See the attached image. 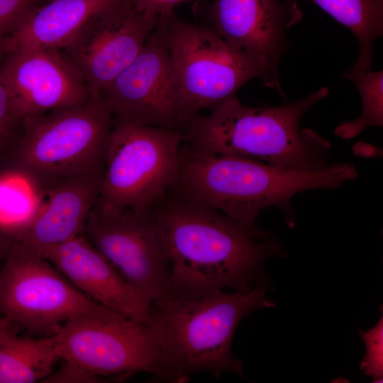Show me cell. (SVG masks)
<instances>
[{
	"mask_svg": "<svg viewBox=\"0 0 383 383\" xmlns=\"http://www.w3.org/2000/svg\"><path fill=\"white\" fill-rule=\"evenodd\" d=\"M151 215L170 262L169 297L267 287L264 262L284 255L272 233L246 227L174 190Z\"/></svg>",
	"mask_w": 383,
	"mask_h": 383,
	"instance_id": "cell-1",
	"label": "cell"
},
{
	"mask_svg": "<svg viewBox=\"0 0 383 383\" xmlns=\"http://www.w3.org/2000/svg\"><path fill=\"white\" fill-rule=\"evenodd\" d=\"M266 289L221 290L187 299L165 296L152 303L147 324L157 349V382H186L201 373L243 377V365L232 353L233 339L245 316L274 306Z\"/></svg>",
	"mask_w": 383,
	"mask_h": 383,
	"instance_id": "cell-2",
	"label": "cell"
},
{
	"mask_svg": "<svg viewBox=\"0 0 383 383\" xmlns=\"http://www.w3.org/2000/svg\"><path fill=\"white\" fill-rule=\"evenodd\" d=\"M329 93L321 87L297 101L278 106L251 107L236 95L195 115L183 132L188 151L232 155L272 167L321 170L329 167L330 143L309 128H300L304 113Z\"/></svg>",
	"mask_w": 383,
	"mask_h": 383,
	"instance_id": "cell-3",
	"label": "cell"
},
{
	"mask_svg": "<svg viewBox=\"0 0 383 383\" xmlns=\"http://www.w3.org/2000/svg\"><path fill=\"white\" fill-rule=\"evenodd\" d=\"M357 177L351 163H333L321 170H287L238 156L197 154L184 147L173 190L249 228L256 226L262 209L277 206L292 228L295 194L336 188Z\"/></svg>",
	"mask_w": 383,
	"mask_h": 383,
	"instance_id": "cell-4",
	"label": "cell"
},
{
	"mask_svg": "<svg viewBox=\"0 0 383 383\" xmlns=\"http://www.w3.org/2000/svg\"><path fill=\"white\" fill-rule=\"evenodd\" d=\"M184 141L179 129L113 120L95 204L150 213L177 185Z\"/></svg>",
	"mask_w": 383,
	"mask_h": 383,
	"instance_id": "cell-5",
	"label": "cell"
},
{
	"mask_svg": "<svg viewBox=\"0 0 383 383\" xmlns=\"http://www.w3.org/2000/svg\"><path fill=\"white\" fill-rule=\"evenodd\" d=\"M23 121L13 166L45 189L102 168L113 117L101 98Z\"/></svg>",
	"mask_w": 383,
	"mask_h": 383,
	"instance_id": "cell-6",
	"label": "cell"
},
{
	"mask_svg": "<svg viewBox=\"0 0 383 383\" xmlns=\"http://www.w3.org/2000/svg\"><path fill=\"white\" fill-rule=\"evenodd\" d=\"M170 52L185 125L204 109L235 95L261 73L211 27L187 23L174 11L158 20Z\"/></svg>",
	"mask_w": 383,
	"mask_h": 383,
	"instance_id": "cell-7",
	"label": "cell"
},
{
	"mask_svg": "<svg viewBox=\"0 0 383 383\" xmlns=\"http://www.w3.org/2000/svg\"><path fill=\"white\" fill-rule=\"evenodd\" d=\"M0 268V314L28 333L52 336L74 317L110 309L86 296L47 260L13 248Z\"/></svg>",
	"mask_w": 383,
	"mask_h": 383,
	"instance_id": "cell-8",
	"label": "cell"
},
{
	"mask_svg": "<svg viewBox=\"0 0 383 383\" xmlns=\"http://www.w3.org/2000/svg\"><path fill=\"white\" fill-rule=\"evenodd\" d=\"M54 338L60 359L94 374L117 382L141 372L157 377V349L147 323L113 310L70 319Z\"/></svg>",
	"mask_w": 383,
	"mask_h": 383,
	"instance_id": "cell-9",
	"label": "cell"
},
{
	"mask_svg": "<svg viewBox=\"0 0 383 383\" xmlns=\"http://www.w3.org/2000/svg\"><path fill=\"white\" fill-rule=\"evenodd\" d=\"M84 231L93 245L150 305L167 296L170 262L151 213L111 211L94 204Z\"/></svg>",
	"mask_w": 383,
	"mask_h": 383,
	"instance_id": "cell-10",
	"label": "cell"
},
{
	"mask_svg": "<svg viewBox=\"0 0 383 383\" xmlns=\"http://www.w3.org/2000/svg\"><path fill=\"white\" fill-rule=\"evenodd\" d=\"M100 98L114 121L183 130L185 120L159 21L138 55Z\"/></svg>",
	"mask_w": 383,
	"mask_h": 383,
	"instance_id": "cell-11",
	"label": "cell"
},
{
	"mask_svg": "<svg viewBox=\"0 0 383 383\" xmlns=\"http://www.w3.org/2000/svg\"><path fill=\"white\" fill-rule=\"evenodd\" d=\"M158 20L118 0L93 17L60 50L85 82L92 99L102 92L138 55Z\"/></svg>",
	"mask_w": 383,
	"mask_h": 383,
	"instance_id": "cell-12",
	"label": "cell"
},
{
	"mask_svg": "<svg viewBox=\"0 0 383 383\" xmlns=\"http://www.w3.org/2000/svg\"><path fill=\"white\" fill-rule=\"evenodd\" d=\"M292 0H214L211 28L259 68L262 83L283 94L280 59L288 48L286 33L301 20Z\"/></svg>",
	"mask_w": 383,
	"mask_h": 383,
	"instance_id": "cell-13",
	"label": "cell"
},
{
	"mask_svg": "<svg viewBox=\"0 0 383 383\" xmlns=\"http://www.w3.org/2000/svg\"><path fill=\"white\" fill-rule=\"evenodd\" d=\"M0 67L21 120L87 102L83 79L58 49L10 52Z\"/></svg>",
	"mask_w": 383,
	"mask_h": 383,
	"instance_id": "cell-14",
	"label": "cell"
},
{
	"mask_svg": "<svg viewBox=\"0 0 383 383\" xmlns=\"http://www.w3.org/2000/svg\"><path fill=\"white\" fill-rule=\"evenodd\" d=\"M43 258L95 301L127 317L148 322L150 304L82 234L50 249Z\"/></svg>",
	"mask_w": 383,
	"mask_h": 383,
	"instance_id": "cell-15",
	"label": "cell"
},
{
	"mask_svg": "<svg viewBox=\"0 0 383 383\" xmlns=\"http://www.w3.org/2000/svg\"><path fill=\"white\" fill-rule=\"evenodd\" d=\"M101 174L102 168L47 188L37 215L10 248L43 258L50 249L80 235L99 196Z\"/></svg>",
	"mask_w": 383,
	"mask_h": 383,
	"instance_id": "cell-16",
	"label": "cell"
},
{
	"mask_svg": "<svg viewBox=\"0 0 383 383\" xmlns=\"http://www.w3.org/2000/svg\"><path fill=\"white\" fill-rule=\"evenodd\" d=\"M118 0H50L36 6L5 39L0 55L29 49L62 50L96 15Z\"/></svg>",
	"mask_w": 383,
	"mask_h": 383,
	"instance_id": "cell-17",
	"label": "cell"
},
{
	"mask_svg": "<svg viewBox=\"0 0 383 383\" xmlns=\"http://www.w3.org/2000/svg\"><path fill=\"white\" fill-rule=\"evenodd\" d=\"M45 194L38 180L15 166L0 172V248L4 256L37 215Z\"/></svg>",
	"mask_w": 383,
	"mask_h": 383,
	"instance_id": "cell-18",
	"label": "cell"
},
{
	"mask_svg": "<svg viewBox=\"0 0 383 383\" xmlns=\"http://www.w3.org/2000/svg\"><path fill=\"white\" fill-rule=\"evenodd\" d=\"M59 359L54 335L21 338L14 333L0 343V383L42 382Z\"/></svg>",
	"mask_w": 383,
	"mask_h": 383,
	"instance_id": "cell-19",
	"label": "cell"
},
{
	"mask_svg": "<svg viewBox=\"0 0 383 383\" xmlns=\"http://www.w3.org/2000/svg\"><path fill=\"white\" fill-rule=\"evenodd\" d=\"M347 27L359 47L357 58L349 70L360 73L370 70L373 43L383 35V0H311Z\"/></svg>",
	"mask_w": 383,
	"mask_h": 383,
	"instance_id": "cell-20",
	"label": "cell"
},
{
	"mask_svg": "<svg viewBox=\"0 0 383 383\" xmlns=\"http://www.w3.org/2000/svg\"><path fill=\"white\" fill-rule=\"evenodd\" d=\"M343 77L351 81L358 89L362 101L361 114L356 119L338 126L335 133L350 138L359 135L364 129L383 125V72L355 73L349 70Z\"/></svg>",
	"mask_w": 383,
	"mask_h": 383,
	"instance_id": "cell-21",
	"label": "cell"
},
{
	"mask_svg": "<svg viewBox=\"0 0 383 383\" xmlns=\"http://www.w3.org/2000/svg\"><path fill=\"white\" fill-rule=\"evenodd\" d=\"M366 345V355L361 362L360 369L365 375L373 377L375 382L383 376V318L372 328L361 333Z\"/></svg>",
	"mask_w": 383,
	"mask_h": 383,
	"instance_id": "cell-22",
	"label": "cell"
},
{
	"mask_svg": "<svg viewBox=\"0 0 383 383\" xmlns=\"http://www.w3.org/2000/svg\"><path fill=\"white\" fill-rule=\"evenodd\" d=\"M38 0H0V48Z\"/></svg>",
	"mask_w": 383,
	"mask_h": 383,
	"instance_id": "cell-23",
	"label": "cell"
},
{
	"mask_svg": "<svg viewBox=\"0 0 383 383\" xmlns=\"http://www.w3.org/2000/svg\"><path fill=\"white\" fill-rule=\"evenodd\" d=\"M60 368L52 372L42 382L47 383H99L117 382L112 378L94 374L67 360H62Z\"/></svg>",
	"mask_w": 383,
	"mask_h": 383,
	"instance_id": "cell-24",
	"label": "cell"
},
{
	"mask_svg": "<svg viewBox=\"0 0 383 383\" xmlns=\"http://www.w3.org/2000/svg\"><path fill=\"white\" fill-rule=\"evenodd\" d=\"M20 121L10 91L0 74V147L9 140Z\"/></svg>",
	"mask_w": 383,
	"mask_h": 383,
	"instance_id": "cell-25",
	"label": "cell"
},
{
	"mask_svg": "<svg viewBox=\"0 0 383 383\" xmlns=\"http://www.w3.org/2000/svg\"><path fill=\"white\" fill-rule=\"evenodd\" d=\"M134 9L145 16L159 20L174 11V8L189 0H128Z\"/></svg>",
	"mask_w": 383,
	"mask_h": 383,
	"instance_id": "cell-26",
	"label": "cell"
},
{
	"mask_svg": "<svg viewBox=\"0 0 383 383\" xmlns=\"http://www.w3.org/2000/svg\"><path fill=\"white\" fill-rule=\"evenodd\" d=\"M13 323L0 314V343L7 337L16 333Z\"/></svg>",
	"mask_w": 383,
	"mask_h": 383,
	"instance_id": "cell-27",
	"label": "cell"
},
{
	"mask_svg": "<svg viewBox=\"0 0 383 383\" xmlns=\"http://www.w3.org/2000/svg\"><path fill=\"white\" fill-rule=\"evenodd\" d=\"M2 257H4V254L2 250H1V248H0V261H1V260ZM0 268H1V267H0Z\"/></svg>",
	"mask_w": 383,
	"mask_h": 383,
	"instance_id": "cell-28",
	"label": "cell"
}]
</instances>
